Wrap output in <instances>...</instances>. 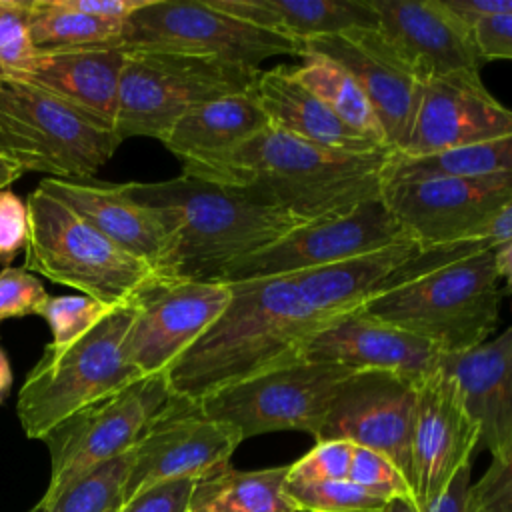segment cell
Listing matches in <instances>:
<instances>
[{"mask_svg": "<svg viewBox=\"0 0 512 512\" xmlns=\"http://www.w3.org/2000/svg\"><path fill=\"white\" fill-rule=\"evenodd\" d=\"M382 512H420L414 496H396L384 504Z\"/></svg>", "mask_w": 512, "mask_h": 512, "instance_id": "cell-51", "label": "cell"}, {"mask_svg": "<svg viewBox=\"0 0 512 512\" xmlns=\"http://www.w3.org/2000/svg\"><path fill=\"white\" fill-rule=\"evenodd\" d=\"M480 58L512 60V16H492L470 24Z\"/></svg>", "mask_w": 512, "mask_h": 512, "instance_id": "cell-44", "label": "cell"}, {"mask_svg": "<svg viewBox=\"0 0 512 512\" xmlns=\"http://www.w3.org/2000/svg\"><path fill=\"white\" fill-rule=\"evenodd\" d=\"M38 186L88 220L120 248L146 262L162 278L170 248L166 228L150 206L126 194L124 184L44 178Z\"/></svg>", "mask_w": 512, "mask_h": 512, "instance_id": "cell-24", "label": "cell"}, {"mask_svg": "<svg viewBox=\"0 0 512 512\" xmlns=\"http://www.w3.org/2000/svg\"><path fill=\"white\" fill-rule=\"evenodd\" d=\"M438 368L478 424V446L502 452L512 438V326L470 350L442 354Z\"/></svg>", "mask_w": 512, "mask_h": 512, "instance_id": "cell-23", "label": "cell"}, {"mask_svg": "<svg viewBox=\"0 0 512 512\" xmlns=\"http://www.w3.org/2000/svg\"><path fill=\"white\" fill-rule=\"evenodd\" d=\"M68 8L114 22H126L146 0H62Z\"/></svg>", "mask_w": 512, "mask_h": 512, "instance_id": "cell-46", "label": "cell"}, {"mask_svg": "<svg viewBox=\"0 0 512 512\" xmlns=\"http://www.w3.org/2000/svg\"><path fill=\"white\" fill-rule=\"evenodd\" d=\"M404 238L410 236L378 196L346 214L294 226L278 240L228 266L220 284L292 276L380 250Z\"/></svg>", "mask_w": 512, "mask_h": 512, "instance_id": "cell-12", "label": "cell"}, {"mask_svg": "<svg viewBox=\"0 0 512 512\" xmlns=\"http://www.w3.org/2000/svg\"><path fill=\"white\" fill-rule=\"evenodd\" d=\"M130 464L132 450L86 472L50 502L36 504L30 512H120Z\"/></svg>", "mask_w": 512, "mask_h": 512, "instance_id": "cell-33", "label": "cell"}, {"mask_svg": "<svg viewBox=\"0 0 512 512\" xmlns=\"http://www.w3.org/2000/svg\"><path fill=\"white\" fill-rule=\"evenodd\" d=\"M22 174H24V170L20 166H16L0 156V190L10 188L16 180H20Z\"/></svg>", "mask_w": 512, "mask_h": 512, "instance_id": "cell-50", "label": "cell"}, {"mask_svg": "<svg viewBox=\"0 0 512 512\" xmlns=\"http://www.w3.org/2000/svg\"><path fill=\"white\" fill-rule=\"evenodd\" d=\"M284 496L296 512H382V500L346 480L284 482Z\"/></svg>", "mask_w": 512, "mask_h": 512, "instance_id": "cell-35", "label": "cell"}, {"mask_svg": "<svg viewBox=\"0 0 512 512\" xmlns=\"http://www.w3.org/2000/svg\"><path fill=\"white\" fill-rule=\"evenodd\" d=\"M288 466L264 470L226 468L198 480L188 512H296L284 496Z\"/></svg>", "mask_w": 512, "mask_h": 512, "instance_id": "cell-29", "label": "cell"}, {"mask_svg": "<svg viewBox=\"0 0 512 512\" xmlns=\"http://www.w3.org/2000/svg\"><path fill=\"white\" fill-rule=\"evenodd\" d=\"M492 254L498 278L504 280V292L512 294V238L492 250Z\"/></svg>", "mask_w": 512, "mask_h": 512, "instance_id": "cell-48", "label": "cell"}, {"mask_svg": "<svg viewBox=\"0 0 512 512\" xmlns=\"http://www.w3.org/2000/svg\"><path fill=\"white\" fill-rule=\"evenodd\" d=\"M120 144L114 128L28 82L0 78V156L24 172L88 182Z\"/></svg>", "mask_w": 512, "mask_h": 512, "instance_id": "cell-7", "label": "cell"}, {"mask_svg": "<svg viewBox=\"0 0 512 512\" xmlns=\"http://www.w3.org/2000/svg\"><path fill=\"white\" fill-rule=\"evenodd\" d=\"M134 314L136 306L112 308L76 342L44 348L26 374L16 402V414L28 438L42 440L78 410L142 378L122 348Z\"/></svg>", "mask_w": 512, "mask_h": 512, "instance_id": "cell-6", "label": "cell"}, {"mask_svg": "<svg viewBox=\"0 0 512 512\" xmlns=\"http://www.w3.org/2000/svg\"><path fill=\"white\" fill-rule=\"evenodd\" d=\"M240 442L234 426L204 416L194 402L174 394L132 448L124 502L164 482L204 480L226 470Z\"/></svg>", "mask_w": 512, "mask_h": 512, "instance_id": "cell-13", "label": "cell"}, {"mask_svg": "<svg viewBox=\"0 0 512 512\" xmlns=\"http://www.w3.org/2000/svg\"><path fill=\"white\" fill-rule=\"evenodd\" d=\"M418 382L358 370L338 390L316 442L346 440L386 456L412 484V430ZM414 488V486H412Z\"/></svg>", "mask_w": 512, "mask_h": 512, "instance_id": "cell-15", "label": "cell"}, {"mask_svg": "<svg viewBox=\"0 0 512 512\" xmlns=\"http://www.w3.org/2000/svg\"><path fill=\"white\" fill-rule=\"evenodd\" d=\"M228 286L224 312L166 370L170 390L190 402L298 360L306 340L330 322L300 298L290 276Z\"/></svg>", "mask_w": 512, "mask_h": 512, "instance_id": "cell-2", "label": "cell"}, {"mask_svg": "<svg viewBox=\"0 0 512 512\" xmlns=\"http://www.w3.org/2000/svg\"><path fill=\"white\" fill-rule=\"evenodd\" d=\"M112 308L88 296H48L40 314L52 332V346L62 348L90 332Z\"/></svg>", "mask_w": 512, "mask_h": 512, "instance_id": "cell-36", "label": "cell"}, {"mask_svg": "<svg viewBox=\"0 0 512 512\" xmlns=\"http://www.w3.org/2000/svg\"><path fill=\"white\" fill-rule=\"evenodd\" d=\"M420 246L404 238L374 252L358 254L322 268L292 274L300 298L322 318L332 320L352 312L376 296Z\"/></svg>", "mask_w": 512, "mask_h": 512, "instance_id": "cell-27", "label": "cell"}, {"mask_svg": "<svg viewBox=\"0 0 512 512\" xmlns=\"http://www.w3.org/2000/svg\"><path fill=\"white\" fill-rule=\"evenodd\" d=\"M12 366H10V360L4 352V348L0 346V404H4V400L8 398L10 390H12Z\"/></svg>", "mask_w": 512, "mask_h": 512, "instance_id": "cell-49", "label": "cell"}, {"mask_svg": "<svg viewBox=\"0 0 512 512\" xmlns=\"http://www.w3.org/2000/svg\"><path fill=\"white\" fill-rule=\"evenodd\" d=\"M130 50L210 56L258 68L272 56H300L302 46L214 8L208 0H146L122 26Z\"/></svg>", "mask_w": 512, "mask_h": 512, "instance_id": "cell-11", "label": "cell"}, {"mask_svg": "<svg viewBox=\"0 0 512 512\" xmlns=\"http://www.w3.org/2000/svg\"><path fill=\"white\" fill-rule=\"evenodd\" d=\"M300 60V66L290 68L298 82L314 92L344 124L372 142L390 148L372 104L346 68L320 54H302Z\"/></svg>", "mask_w": 512, "mask_h": 512, "instance_id": "cell-30", "label": "cell"}, {"mask_svg": "<svg viewBox=\"0 0 512 512\" xmlns=\"http://www.w3.org/2000/svg\"><path fill=\"white\" fill-rule=\"evenodd\" d=\"M258 74L260 68L210 56L130 50L120 74L114 130L122 142L132 136L162 142L192 108L254 90Z\"/></svg>", "mask_w": 512, "mask_h": 512, "instance_id": "cell-8", "label": "cell"}, {"mask_svg": "<svg viewBox=\"0 0 512 512\" xmlns=\"http://www.w3.org/2000/svg\"><path fill=\"white\" fill-rule=\"evenodd\" d=\"M510 238H512V200L480 232H476L468 238L450 242V244H442V246H434V248H426V250L418 248L396 272H392L388 276V280L384 282L380 292L392 290V288H396L412 278H418L422 274H428L440 266L470 258L480 252H492Z\"/></svg>", "mask_w": 512, "mask_h": 512, "instance_id": "cell-34", "label": "cell"}, {"mask_svg": "<svg viewBox=\"0 0 512 512\" xmlns=\"http://www.w3.org/2000/svg\"><path fill=\"white\" fill-rule=\"evenodd\" d=\"M354 444L346 440H322L296 462L288 464L290 482L346 480L352 462Z\"/></svg>", "mask_w": 512, "mask_h": 512, "instance_id": "cell-38", "label": "cell"}, {"mask_svg": "<svg viewBox=\"0 0 512 512\" xmlns=\"http://www.w3.org/2000/svg\"><path fill=\"white\" fill-rule=\"evenodd\" d=\"M348 480L382 500L414 496L410 480L386 456L362 446H354L352 450Z\"/></svg>", "mask_w": 512, "mask_h": 512, "instance_id": "cell-37", "label": "cell"}, {"mask_svg": "<svg viewBox=\"0 0 512 512\" xmlns=\"http://www.w3.org/2000/svg\"><path fill=\"white\" fill-rule=\"evenodd\" d=\"M254 96L272 128L300 140L354 154L392 150L344 124L314 92L296 80L288 66L260 70Z\"/></svg>", "mask_w": 512, "mask_h": 512, "instance_id": "cell-26", "label": "cell"}, {"mask_svg": "<svg viewBox=\"0 0 512 512\" xmlns=\"http://www.w3.org/2000/svg\"><path fill=\"white\" fill-rule=\"evenodd\" d=\"M444 4L468 24L492 16H512V0H444Z\"/></svg>", "mask_w": 512, "mask_h": 512, "instance_id": "cell-47", "label": "cell"}, {"mask_svg": "<svg viewBox=\"0 0 512 512\" xmlns=\"http://www.w3.org/2000/svg\"><path fill=\"white\" fill-rule=\"evenodd\" d=\"M172 398L166 374L142 376L54 426L42 438L50 454V478L38 504L50 502L96 466L130 452Z\"/></svg>", "mask_w": 512, "mask_h": 512, "instance_id": "cell-10", "label": "cell"}, {"mask_svg": "<svg viewBox=\"0 0 512 512\" xmlns=\"http://www.w3.org/2000/svg\"><path fill=\"white\" fill-rule=\"evenodd\" d=\"M302 54H320L346 68L372 104L388 146L394 152L402 150L414 120L422 80L378 26L348 28L308 40L302 44Z\"/></svg>", "mask_w": 512, "mask_h": 512, "instance_id": "cell-17", "label": "cell"}, {"mask_svg": "<svg viewBox=\"0 0 512 512\" xmlns=\"http://www.w3.org/2000/svg\"><path fill=\"white\" fill-rule=\"evenodd\" d=\"M478 440V424L440 368L418 382L412 430V486L418 508L434 502L456 472L472 462Z\"/></svg>", "mask_w": 512, "mask_h": 512, "instance_id": "cell-19", "label": "cell"}, {"mask_svg": "<svg viewBox=\"0 0 512 512\" xmlns=\"http://www.w3.org/2000/svg\"><path fill=\"white\" fill-rule=\"evenodd\" d=\"M380 198L420 250L480 232L510 200L512 176L384 180Z\"/></svg>", "mask_w": 512, "mask_h": 512, "instance_id": "cell-14", "label": "cell"}, {"mask_svg": "<svg viewBox=\"0 0 512 512\" xmlns=\"http://www.w3.org/2000/svg\"><path fill=\"white\" fill-rule=\"evenodd\" d=\"M24 268L110 308L136 306L162 280L64 202L36 186L28 198Z\"/></svg>", "mask_w": 512, "mask_h": 512, "instance_id": "cell-4", "label": "cell"}, {"mask_svg": "<svg viewBox=\"0 0 512 512\" xmlns=\"http://www.w3.org/2000/svg\"><path fill=\"white\" fill-rule=\"evenodd\" d=\"M392 154L332 150L268 126L220 162L188 176L236 188L262 206L314 222L378 198Z\"/></svg>", "mask_w": 512, "mask_h": 512, "instance_id": "cell-1", "label": "cell"}, {"mask_svg": "<svg viewBox=\"0 0 512 512\" xmlns=\"http://www.w3.org/2000/svg\"><path fill=\"white\" fill-rule=\"evenodd\" d=\"M124 60L126 50L120 46L34 52L10 78L28 82L114 128Z\"/></svg>", "mask_w": 512, "mask_h": 512, "instance_id": "cell-22", "label": "cell"}, {"mask_svg": "<svg viewBox=\"0 0 512 512\" xmlns=\"http://www.w3.org/2000/svg\"><path fill=\"white\" fill-rule=\"evenodd\" d=\"M468 512H512V438L468 488Z\"/></svg>", "mask_w": 512, "mask_h": 512, "instance_id": "cell-40", "label": "cell"}, {"mask_svg": "<svg viewBox=\"0 0 512 512\" xmlns=\"http://www.w3.org/2000/svg\"><path fill=\"white\" fill-rule=\"evenodd\" d=\"M268 126V116L250 90L192 108L170 128L162 144L180 158L182 172L190 174L220 162Z\"/></svg>", "mask_w": 512, "mask_h": 512, "instance_id": "cell-25", "label": "cell"}, {"mask_svg": "<svg viewBox=\"0 0 512 512\" xmlns=\"http://www.w3.org/2000/svg\"><path fill=\"white\" fill-rule=\"evenodd\" d=\"M124 190L150 206L166 228L170 248L164 280L220 284L228 266L304 224L236 188L188 174L162 182H130Z\"/></svg>", "mask_w": 512, "mask_h": 512, "instance_id": "cell-3", "label": "cell"}, {"mask_svg": "<svg viewBox=\"0 0 512 512\" xmlns=\"http://www.w3.org/2000/svg\"><path fill=\"white\" fill-rule=\"evenodd\" d=\"M430 176H512V134L420 158H406L394 152L384 172V180Z\"/></svg>", "mask_w": 512, "mask_h": 512, "instance_id": "cell-32", "label": "cell"}, {"mask_svg": "<svg viewBox=\"0 0 512 512\" xmlns=\"http://www.w3.org/2000/svg\"><path fill=\"white\" fill-rule=\"evenodd\" d=\"M498 282L494 254L480 252L380 292L362 308L456 354L486 342L498 326L506 296Z\"/></svg>", "mask_w": 512, "mask_h": 512, "instance_id": "cell-5", "label": "cell"}, {"mask_svg": "<svg viewBox=\"0 0 512 512\" xmlns=\"http://www.w3.org/2000/svg\"><path fill=\"white\" fill-rule=\"evenodd\" d=\"M512 134V110L502 106L476 74L422 82L414 120L400 156L420 158Z\"/></svg>", "mask_w": 512, "mask_h": 512, "instance_id": "cell-18", "label": "cell"}, {"mask_svg": "<svg viewBox=\"0 0 512 512\" xmlns=\"http://www.w3.org/2000/svg\"><path fill=\"white\" fill-rule=\"evenodd\" d=\"M378 28L396 44L422 82L476 74L480 58L472 26L454 14L444 0H368Z\"/></svg>", "mask_w": 512, "mask_h": 512, "instance_id": "cell-21", "label": "cell"}, {"mask_svg": "<svg viewBox=\"0 0 512 512\" xmlns=\"http://www.w3.org/2000/svg\"><path fill=\"white\" fill-rule=\"evenodd\" d=\"M220 12L296 44L348 28H376L368 0H208Z\"/></svg>", "mask_w": 512, "mask_h": 512, "instance_id": "cell-28", "label": "cell"}, {"mask_svg": "<svg viewBox=\"0 0 512 512\" xmlns=\"http://www.w3.org/2000/svg\"><path fill=\"white\" fill-rule=\"evenodd\" d=\"M198 480H172L148 488L124 502L120 512H188L190 496Z\"/></svg>", "mask_w": 512, "mask_h": 512, "instance_id": "cell-43", "label": "cell"}, {"mask_svg": "<svg viewBox=\"0 0 512 512\" xmlns=\"http://www.w3.org/2000/svg\"><path fill=\"white\" fill-rule=\"evenodd\" d=\"M32 54L28 0H0V78H10Z\"/></svg>", "mask_w": 512, "mask_h": 512, "instance_id": "cell-39", "label": "cell"}, {"mask_svg": "<svg viewBox=\"0 0 512 512\" xmlns=\"http://www.w3.org/2000/svg\"><path fill=\"white\" fill-rule=\"evenodd\" d=\"M28 242V208L12 190H0V260L8 264L16 252L26 250Z\"/></svg>", "mask_w": 512, "mask_h": 512, "instance_id": "cell-42", "label": "cell"}, {"mask_svg": "<svg viewBox=\"0 0 512 512\" xmlns=\"http://www.w3.org/2000/svg\"><path fill=\"white\" fill-rule=\"evenodd\" d=\"M300 358L352 370H380L414 382L438 370L442 352L428 340L388 324L362 306L332 318L302 346Z\"/></svg>", "mask_w": 512, "mask_h": 512, "instance_id": "cell-20", "label": "cell"}, {"mask_svg": "<svg viewBox=\"0 0 512 512\" xmlns=\"http://www.w3.org/2000/svg\"><path fill=\"white\" fill-rule=\"evenodd\" d=\"M46 300V288L26 268L0 270V320L40 314Z\"/></svg>", "mask_w": 512, "mask_h": 512, "instance_id": "cell-41", "label": "cell"}, {"mask_svg": "<svg viewBox=\"0 0 512 512\" xmlns=\"http://www.w3.org/2000/svg\"><path fill=\"white\" fill-rule=\"evenodd\" d=\"M230 286L166 280L136 304L124 336V356L140 376L166 370L214 324L230 302Z\"/></svg>", "mask_w": 512, "mask_h": 512, "instance_id": "cell-16", "label": "cell"}, {"mask_svg": "<svg viewBox=\"0 0 512 512\" xmlns=\"http://www.w3.org/2000/svg\"><path fill=\"white\" fill-rule=\"evenodd\" d=\"M472 462L464 464L456 476L450 480L446 490L420 512H468V488H470Z\"/></svg>", "mask_w": 512, "mask_h": 512, "instance_id": "cell-45", "label": "cell"}, {"mask_svg": "<svg viewBox=\"0 0 512 512\" xmlns=\"http://www.w3.org/2000/svg\"><path fill=\"white\" fill-rule=\"evenodd\" d=\"M354 372L298 358L194 404L204 416L234 426L242 440L278 430H300L316 438L340 386Z\"/></svg>", "mask_w": 512, "mask_h": 512, "instance_id": "cell-9", "label": "cell"}, {"mask_svg": "<svg viewBox=\"0 0 512 512\" xmlns=\"http://www.w3.org/2000/svg\"><path fill=\"white\" fill-rule=\"evenodd\" d=\"M124 22L88 16L62 0H28V30L34 52L118 46Z\"/></svg>", "mask_w": 512, "mask_h": 512, "instance_id": "cell-31", "label": "cell"}]
</instances>
